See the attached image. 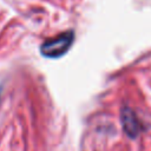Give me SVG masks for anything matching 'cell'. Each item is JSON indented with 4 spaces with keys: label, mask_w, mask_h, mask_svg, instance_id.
Here are the masks:
<instances>
[{
    "label": "cell",
    "mask_w": 151,
    "mask_h": 151,
    "mask_svg": "<svg viewBox=\"0 0 151 151\" xmlns=\"http://www.w3.org/2000/svg\"><path fill=\"white\" fill-rule=\"evenodd\" d=\"M74 41V33L72 31L64 32L52 39L42 42L40 46V53L46 58H60L64 55Z\"/></svg>",
    "instance_id": "6da1fadb"
},
{
    "label": "cell",
    "mask_w": 151,
    "mask_h": 151,
    "mask_svg": "<svg viewBox=\"0 0 151 151\" xmlns=\"http://www.w3.org/2000/svg\"><path fill=\"white\" fill-rule=\"evenodd\" d=\"M120 120H122V126L125 131V133L130 138H136L139 132H140V123L134 114V112L130 107H124L122 109L120 112Z\"/></svg>",
    "instance_id": "7a4b0ae2"
}]
</instances>
